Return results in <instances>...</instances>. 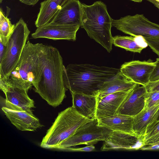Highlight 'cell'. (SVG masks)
I'll return each mask as SVG.
<instances>
[{"mask_svg": "<svg viewBox=\"0 0 159 159\" xmlns=\"http://www.w3.org/2000/svg\"><path fill=\"white\" fill-rule=\"evenodd\" d=\"M73 107L80 114L89 119L95 118L97 105L96 96L71 93Z\"/></svg>", "mask_w": 159, "mask_h": 159, "instance_id": "obj_19", "label": "cell"}, {"mask_svg": "<svg viewBox=\"0 0 159 159\" xmlns=\"http://www.w3.org/2000/svg\"><path fill=\"white\" fill-rule=\"evenodd\" d=\"M112 26L133 37L141 36L159 39V25L152 22L143 14L127 15L113 20Z\"/></svg>", "mask_w": 159, "mask_h": 159, "instance_id": "obj_8", "label": "cell"}, {"mask_svg": "<svg viewBox=\"0 0 159 159\" xmlns=\"http://www.w3.org/2000/svg\"><path fill=\"white\" fill-rule=\"evenodd\" d=\"M112 130L98 125L96 118L81 126L70 137L57 146L55 149L64 151L66 148L80 145H93L104 141Z\"/></svg>", "mask_w": 159, "mask_h": 159, "instance_id": "obj_7", "label": "cell"}, {"mask_svg": "<svg viewBox=\"0 0 159 159\" xmlns=\"http://www.w3.org/2000/svg\"><path fill=\"white\" fill-rule=\"evenodd\" d=\"M113 44L127 51L140 53L144 49L136 42L134 37L116 36L113 37Z\"/></svg>", "mask_w": 159, "mask_h": 159, "instance_id": "obj_24", "label": "cell"}, {"mask_svg": "<svg viewBox=\"0 0 159 159\" xmlns=\"http://www.w3.org/2000/svg\"><path fill=\"white\" fill-rule=\"evenodd\" d=\"M141 140L143 147L159 146V119L155 121L147 128Z\"/></svg>", "mask_w": 159, "mask_h": 159, "instance_id": "obj_22", "label": "cell"}, {"mask_svg": "<svg viewBox=\"0 0 159 159\" xmlns=\"http://www.w3.org/2000/svg\"><path fill=\"white\" fill-rule=\"evenodd\" d=\"M47 60L41 79L33 89L48 103L53 107L61 104L66 97V88L64 79L65 66L56 48L46 45Z\"/></svg>", "mask_w": 159, "mask_h": 159, "instance_id": "obj_3", "label": "cell"}, {"mask_svg": "<svg viewBox=\"0 0 159 159\" xmlns=\"http://www.w3.org/2000/svg\"><path fill=\"white\" fill-rule=\"evenodd\" d=\"M134 37L137 44L141 47L145 48L148 46L145 39L143 36H138Z\"/></svg>", "mask_w": 159, "mask_h": 159, "instance_id": "obj_30", "label": "cell"}, {"mask_svg": "<svg viewBox=\"0 0 159 159\" xmlns=\"http://www.w3.org/2000/svg\"><path fill=\"white\" fill-rule=\"evenodd\" d=\"M47 60L46 45L27 42L16 66L8 78L14 86L28 90L40 81Z\"/></svg>", "mask_w": 159, "mask_h": 159, "instance_id": "obj_2", "label": "cell"}, {"mask_svg": "<svg viewBox=\"0 0 159 159\" xmlns=\"http://www.w3.org/2000/svg\"><path fill=\"white\" fill-rule=\"evenodd\" d=\"M159 115V103L144 109L133 117V129L136 135L140 138L144 135L147 128L157 120Z\"/></svg>", "mask_w": 159, "mask_h": 159, "instance_id": "obj_18", "label": "cell"}, {"mask_svg": "<svg viewBox=\"0 0 159 159\" xmlns=\"http://www.w3.org/2000/svg\"><path fill=\"white\" fill-rule=\"evenodd\" d=\"M80 26L61 25H47L37 28L31 34L34 39L46 38L53 40L65 39L74 41Z\"/></svg>", "mask_w": 159, "mask_h": 159, "instance_id": "obj_11", "label": "cell"}, {"mask_svg": "<svg viewBox=\"0 0 159 159\" xmlns=\"http://www.w3.org/2000/svg\"><path fill=\"white\" fill-rule=\"evenodd\" d=\"M98 121L99 125L107 128L112 131L136 135L133 129L134 118L132 116L116 114Z\"/></svg>", "mask_w": 159, "mask_h": 159, "instance_id": "obj_17", "label": "cell"}, {"mask_svg": "<svg viewBox=\"0 0 159 159\" xmlns=\"http://www.w3.org/2000/svg\"><path fill=\"white\" fill-rule=\"evenodd\" d=\"M91 119L79 113L73 107L59 112L41 143V147L55 149L70 137L82 125Z\"/></svg>", "mask_w": 159, "mask_h": 159, "instance_id": "obj_5", "label": "cell"}, {"mask_svg": "<svg viewBox=\"0 0 159 159\" xmlns=\"http://www.w3.org/2000/svg\"><path fill=\"white\" fill-rule=\"evenodd\" d=\"M81 3L79 0H69L58 11L48 24L80 27Z\"/></svg>", "mask_w": 159, "mask_h": 159, "instance_id": "obj_13", "label": "cell"}, {"mask_svg": "<svg viewBox=\"0 0 159 159\" xmlns=\"http://www.w3.org/2000/svg\"><path fill=\"white\" fill-rule=\"evenodd\" d=\"M30 33L26 23L21 18L15 24L8 40L4 56L0 63V78H9L20 60Z\"/></svg>", "mask_w": 159, "mask_h": 159, "instance_id": "obj_6", "label": "cell"}, {"mask_svg": "<svg viewBox=\"0 0 159 159\" xmlns=\"http://www.w3.org/2000/svg\"><path fill=\"white\" fill-rule=\"evenodd\" d=\"M2 109L11 123L18 130L34 131L43 126L33 113L11 110L5 107Z\"/></svg>", "mask_w": 159, "mask_h": 159, "instance_id": "obj_16", "label": "cell"}, {"mask_svg": "<svg viewBox=\"0 0 159 159\" xmlns=\"http://www.w3.org/2000/svg\"><path fill=\"white\" fill-rule=\"evenodd\" d=\"M7 16L2 9L0 10V42L7 46L8 40L15 28Z\"/></svg>", "mask_w": 159, "mask_h": 159, "instance_id": "obj_23", "label": "cell"}, {"mask_svg": "<svg viewBox=\"0 0 159 159\" xmlns=\"http://www.w3.org/2000/svg\"><path fill=\"white\" fill-rule=\"evenodd\" d=\"M159 103V91L146 92L145 95L144 109L149 108Z\"/></svg>", "mask_w": 159, "mask_h": 159, "instance_id": "obj_25", "label": "cell"}, {"mask_svg": "<svg viewBox=\"0 0 159 159\" xmlns=\"http://www.w3.org/2000/svg\"><path fill=\"white\" fill-rule=\"evenodd\" d=\"M120 72V69L106 66L70 64L64 68L63 79L71 93L96 96L104 83Z\"/></svg>", "mask_w": 159, "mask_h": 159, "instance_id": "obj_1", "label": "cell"}, {"mask_svg": "<svg viewBox=\"0 0 159 159\" xmlns=\"http://www.w3.org/2000/svg\"><path fill=\"white\" fill-rule=\"evenodd\" d=\"M141 139L136 135L112 131L108 137L103 141L101 150L102 151H108L137 149V144Z\"/></svg>", "mask_w": 159, "mask_h": 159, "instance_id": "obj_14", "label": "cell"}, {"mask_svg": "<svg viewBox=\"0 0 159 159\" xmlns=\"http://www.w3.org/2000/svg\"><path fill=\"white\" fill-rule=\"evenodd\" d=\"M135 2H141L143 0H130Z\"/></svg>", "mask_w": 159, "mask_h": 159, "instance_id": "obj_33", "label": "cell"}, {"mask_svg": "<svg viewBox=\"0 0 159 159\" xmlns=\"http://www.w3.org/2000/svg\"><path fill=\"white\" fill-rule=\"evenodd\" d=\"M144 38L148 45L159 57V39L149 37Z\"/></svg>", "mask_w": 159, "mask_h": 159, "instance_id": "obj_26", "label": "cell"}, {"mask_svg": "<svg viewBox=\"0 0 159 159\" xmlns=\"http://www.w3.org/2000/svg\"><path fill=\"white\" fill-rule=\"evenodd\" d=\"M132 90L117 92L97 99L95 118L98 120L116 114Z\"/></svg>", "mask_w": 159, "mask_h": 159, "instance_id": "obj_12", "label": "cell"}, {"mask_svg": "<svg viewBox=\"0 0 159 159\" xmlns=\"http://www.w3.org/2000/svg\"><path fill=\"white\" fill-rule=\"evenodd\" d=\"M95 148L93 145H89L86 147L80 148L69 147L65 148L64 151L74 152H89L95 151Z\"/></svg>", "mask_w": 159, "mask_h": 159, "instance_id": "obj_28", "label": "cell"}, {"mask_svg": "<svg viewBox=\"0 0 159 159\" xmlns=\"http://www.w3.org/2000/svg\"><path fill=\"white\" fill-rule=\"evenodd\" d=\"M7 46L0 42V63L2 61L4 56Z\"/></svg>", "mask_w": 159, "mask_h": 159, "instance_id": "obj_31", "label": "cell"}, {"mask_svg": "<svg viewBox=\"0 0 159 159\" xmlns=\"http://www.w3.org/2000/svg\"><path fill=\"white\" fill-rule=\"evenodd\" d=\"M155 66L152 74L150 81H153L159 79V58L156 59Z\"/></svg>", "mask_w": 159, "mask_h": 159, "instance_id": "obj_29", "label": "cell"}, {"mask_svg": "<svg viewBox=\"0 0 159 159\" xmlns=\"http://www.w3.org/2000/svg\"><path fill=\"white\" fill-rule=\"evenodd\" d=\"M155 62L151 61L125 62L120 68L121 73L133 83L144 86L150 81Z\"/></svg>", "mask_w": 159, "mask_h": 159, "instance_id": "obj_10", "label": "cell"}, {"mask_svg": "<svg viewBox=\"0 0 159 159\" xmlns=\"http://www.w3.org/2000/svg\"><path fill=\"white\" fill-rule=\"evenodd\" d=\"M81 8L80 27L91 38L110 52L113 44L111 31L113 19L107 6L101 1H97L90 5L81 3Z\"/></svg>", "mask_w": 159, "mask_h": 159, "instance_id": "obj_4", "label": "cell"}, {"mask_svg": "<svg viewBox=\"0 0 159 159\" xmlns=\"http://www.w3.org/2000/svg\"><path fill=\"white\" fill-rule=\"evenodd\" d=\"M152 3L157 7L159 9V3L153 2Z\"/></svg>", "mask_w": 159, "mask_h": 159, "instance_id": "obj_32", "label": "cell"}, {"mask_svg": "<svg viewBox=\"0 0 159 159\" xmlns=\"http://www.w3.org/2000/svg\"><path fill=\"white\" fill-rule=\"evenodd\" d=\"M69 0H45L41 2L35 25L38 28L48 24L58 11Z\"/></svg>", "mask_w": 159, "mask_h": 159, "instance_id": "obj_21", "label": "cell"}, {"mask_svg": "<svg viewBox=\"0 0 159 159\" xmlns=\"http://www.w3.org/2000/svg\"><path fill=\"white\" fill-rule=\"evenodd\" d=\"M136 84L127 79L120 72L115 77L104 83L96 95L97 98L100 99L119 91L132 90Z\"/></svg>", "mask_w": 159, "mask_h": 159, "instance_id": "obj_20", "label": "cell"}, {"mask_svg": "<svg viewBox=\"0 0 159 159\" xmlns=\"http://www.w3.org/2000/svg\"><path fill=\"white\" fill-rule=\"evenodd\" d=\"M144 86L137 84L118 110L116 114L134 117L144 108L145 95L146 93Z\"/></svg>", "mask_w": 159, "mask_h": 159, "instance_id": "obj_15", "label": "cell"}, {"mask_svg": "<svg viewBox=\"0 0 159 159\" xmlns=\"http://www.w3.org/2000/svg\"><path fill=\"white\" fill-rule=\"evenodd\" d=\"M144 86L147 92L159 91V79L150 81Z\"/></svg>", "mask_w": 159, "mask_h": 159, "instance_id": "obj_27", "label": "cell"}, {"mask_svg": "<svg viewBox=\"0 0 159 159\" xmlns=\"http://www.w3.org/2000/svg\"><path fill=\"white\" fill-rule=\"evenodd\" d=\"M0 89L5 94V107L13 110L25 111L33 113L31 108H34V102L27 94L26 90L16 87L0 79Z\"/></svg>", "mask_w": 159, "mask_h": 159, "instance_id": "obj_9", "label": "cell"}]
</instances>
